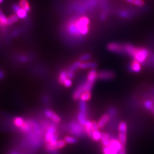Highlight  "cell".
I'll return each instance as SVG.
<instances>
[{
  "mask_svg": "<svg viewBox=\"0 0 154 154\" xmlns=\"http://www.w3.org/2000/svg\"><path fill=\"white\" fill-rule=\"evenodd\" d=\"M150 57V52L148 49L145 47H138L137 50L132 58L133 60L137 61L142 64H144Z\"/></svg>",
  "mask_w": 154,
  "mask_h": 154,
  "instance_id": "1",
  "label": "cell"
},
{
  "mask_svg": "<svg viewBox=\"0 0 154 154\" xmlns=\"http://www.w3.org/2000/svg\"><path fill=\"white\" fill-rule=\"evenodd\" d=\"M69 132L74 136H81L84 132L83 128L81 126L78 122H71L68 125Z\"/></svg>",
  "mask_w": 154,
  "mask_h": 154,
  "instance_id": "2",
  "label": "cell"
},
{
  "mask_svg": "<svg viewBox=\"0 0 154 154\" xmlns=\"http://www.w3.org/2000/svg\"><path fill=\"white\" fill-rule=\"evenodd\" d=\"M85 133L91 138L92 133L95 130H100L98 126L97 122L94 121H88L85 123V125L83 127Z\"/></svg>",
  "mask_w": 154,
  "mask_h": 154,
  "instance_id": "3",
  "label": "cell"
},
{
  "mask_svg": "<svg viewBox=\"0 0 154 154\" xmlns=\"http://www.w3.org/2000/svg\"><path fill=\"white\" fill-rule=\"evenodd\" d=\"M107 49L111 52L124 54V44L117 42H111L107 45Z\"/></svg>",
  "mask_w": 154,
  "mask_h": 154,
  "instance_id": "4",
  "label": "cell"
},
{
  "mask_svg": "<svg viewBox=\"0 0 154 154\" xmlns=\"http://www.w3.org/2000/svg\"><path fill=\"white\" fill-rule=\"evenodd\" d=\"M115 77V73L110 70H102L98 72V79L102 81H110Z\"/></svg>",
  "mask_w": 154,
  "mask_h": 154,
  "instance_id": "5",
  "label": "cell"
},
{
  "mask_svg": "<svg viewBox=\"0 0 154 154\" xmlns=\"http://www.w3.org/2000/svg\"><path fill=\"white\" fill-rule=\"evenodd\" d=\"M44 115L46 118L50 119L52 121L55 123H59L61 121L60 117L52 110L49 109L45 110Z\"/></svg>",
  "mask_w": 154,
  "mask_h": 154,
  "instance_id": "6",
  "label": "cell"
},
{
  "mask_svg": "<svg viewBox=\"0 0 154 154\" xmlns=\"http://www.w3.org/2000/svg\"><path fill=\"white\" fill-rule=\"evenodd\" d=\"M76 21L74 20H72L67 25V31L68 33L70 35L75 36V37H80L82 35L77 29L76 25Z\"/></svg>",
  "mask_w": 154,
  "mask_h": 154,
  "instance_id": "7",
  "label": "cell"
},
{
  "mask_svg": "<svg viewBox=\"0 0 154 154\" xmlns=\"http://www.w3.org/2000/svg\"><path fill=\"white\" fill-rule=\"evenodd\" d=\"M85 91V82L81 83L74 91L72 98L74 100H78L80 99V97L82 95V94Z\"/></svg>",
  "mask_w": 154,
  "mask_h": 154,
  "instance_id": "8",
  "label": "cell"
},
{
  "mask_svg": "<svg viewBox=\"0 0 154 154\" xmlns=\"http://www.w3.org/2000/svg\"><path fill=\"white\" fill-rule=\"evenodd\" d=\"M90 23V20L88 17L83 16L76 21V25L78 31L83 27L88 26Z\"/></svg>",
  "mask_w": 154,
  "mask_h": 154,
  "instance_id": "9",
  "label": "cell"
},
{
  "mask_svg": "<svg viewBox=\"0 0 154 154\" xmlns=\"http://www.w3.org/2000/svg\"><path fill=\"white\" fill-rule=\"evenodd\" d=\"M111 119V117L109 114H103L99 119V121L97 122L98 126L99 129H103L106 125L109 123Z\"/></svg>",
  "mask_w": 154,
  "mask_h": 154,
  "instance_id": "10",
  "label": "cell"
},
{
  "mask_svg": "<svg viewBox=\"0 0 154 154\" xmlns=\"http://www.w3.org/2000/svg\"><path fill=\"white\" fill-rule=\"evenodd\" d=\"M111 139V138L110 137V135L108 133L105 132H102L100 142L102 147L109 146Z\"/></svg>",
  "mask_w": 154,
  "mask_h": 154,
  "instance_id": "11",
  "label": "cell"
},
{
  "mask_svg": "<svg viewBox=\"0 0 154 154\" xmlns=\"http://www.w3.org/2000/svg\"><path fill=\"white\" fill-rule=\"evenodd\" d=\"M88 121L87 118V112L79 111L78 116H77V122L78 123L83 127L85 123Z\"/></svg>",
  "mask_w": 154,
  "mask_h": 154,
  "instance_id": "12",
  "label": "cell"
},
{
  "mask_svg": "<svg viewBox=\"0 0 154 154\" xmlns=\"http://www.w3.org/2000/svg\"><path fill=\"white\" fill-rule=\"evenodd\" d=\"M98 79V72L95 69H91L87 75V81L95 83Z\"/></svg>",
  "mask_w": 154,
  "mask_h": 154,
  "instance_id": "13",
  "label": "cell"
},
{
  "mask_svg": "<svg viewBox=\"0 0 154 154\" xmlns=\"http://www.w3.org/2000/svg\"><path fill=\"white\" fill-rule=\"evenodd\" d=\"M130 69L131 70V71L134 73H139L142 70V65L140 62H139L137 61L133 60L132 62L130 64Z\"/></svg>",
  "mask_w": 154,
  "mask_h": 154,
  "instance_id": "14",
  "label": "cell"
},
{
  "mask_svg": "<svg viewBox=\"0 0 154 154\" xmlns=\"http://www.w3.org/2000/svg\"><path fill=\"white\" fill-rule=\"evenodd\" d=\"M135 14V11H127V10H121L118 13V15L122 18H131Z\"/></svg>",
  "mask_w": 154,
  "mask_h": 154,
  "instance_id": "15",
  "label": "cell"
},
{
  "mask_svg": "<svg viewBox=\"0 0 154 154\" xmlns=\"http://www.w3.org/2000/svg\"><path fill=\"white\" fill-rule=\"evenodd\" d=\"M98 66L97 63L95 62H81L80 69L82 70H85V69H95Z\"/></svg>",
  "mask_w": 154,
  "mask_h": 154,
  "instance_id": "16",
  "label": "cell"
},
{
  "mask_svg": "<svg viewBox=\"0 0 154 154\" xmlns=\"http://www.w3.org/2000/svg\"><path fill=\"white\" fill-rule=\"evenodd\" d=\"M68 78V76H67V70H62V71H61V73L59 74L58 76V82L59 84L63 85L64 82Z\"/></svg>",
  "mask_w": 154,
  "mask_h": 154,
  "instance_id": "17",
  "label": "cell"
},
{
  "mask_svg": "<svg viewBox=\"0 0 154 154\" xmlns=\"http://www.w3.org/2000/svg\"><path fill=\"white\" fill-rule=\"evenodd\" d=\"M19 4L20 8L27 12L30 11V6L28 0H20L19 2Z\"/></svg>",
  "mask_w": 154,
  "mask_h": 154,
  "instance_id": "18",
  "label": "cell"
},
{
  "mask_svg": "<svg viewBox=\"0 0 154 154\" xmlns=\"http://www.w3.org/2000/svg\"><path fill=\"white\" fill-rule=\"evenodd\" d=\"M25 122V119L21 117H16L13 119V124L17 128L21 127Z\"/></svg>",
  "mask_w": 154,
  "mask_h": 154,
  "instance_id": "19",
  "label": "cell"
},
{
  "mask_svg": "<svg viewBox=\"0 0 154 154\" xmlns=\"http://www.w3.org/2000/svg\"><path fill=\"white\" fill-rule=\"evenodd\" d=\"M118 140L123 146H126L127 142V132H118Z\"/></svg>",
  "mask_w": 154,
  "mask_h": 154,
  "instance_id": "20",
  "label": "cell"
},
{
  "mask_svg": "<svg viewBox=\"0 0 154 154\" xmlns=\"http://www.w3.org/2000/svg\"><path fill=\"white\" fill-rule=\"evenodd\" d=\"M91 98V91H84L81 97H80V101H82V102H87L90 100V99Z\"/></svg>",
  "mask_w": 154,
  "mask_h": 154,
  "instance_id": "21",
  "label": "cell"
},
{
  "mask_svg": "<svg viewBox=\"0 0 154 154\" xmlns=\"http://www.w3.org/2000/svg\"><path fill=\"white\" fill-rule=\"evenodd\" d=\"M101 134H102V132L100 131L99 130H95L92 133L91 139H92L95 142L100 141V139L101 138Z\"/></svg>",
  "mask_w": 154,
  "mask_h": 154,
  "instance_id": "22",
  "label": "cell"
},
{
  "mask_svg": "<svg viewBox=\"0 0 154 154\" xmlns=\"http://www.w3.org/2000/svg\"><path fill=\"white\" fill-rule=\"evenodd\" d=\"M65 142H66L67 144H75L77 142V138L74 136H66L64 138Z\"/></svg>",
  "mask_w": 154,
  "mask_h": 154,
  "instance_id": "23",
  "label": "cell"
},
{
  "mask_svg": "<svg viewBox=\"0 0 154 154\" xmlns=\"http://www.w3.org/2000/svg\"><path fill=\"white\" fill-rule=\"evenodd\" d=\"M66 142H65L64 140H62V139L58 140L55 146H54L55 151L64 148L66 146Z\"/></svg>",
  "mask_w": 154,
  "mask_h": 154,
  "instance_id": "24",
  "label": "cell"
},
{
  "mask_svg": "<svg viewBox=\"0 0 154 154\" xmlns=\"http://www.w3.org/2000/svg\"><path fill=\"white\" fill-rule=\"evenodd\" d=\"M118 132H127V124L126 122L122 121L118 124Z\"/></svg>",
  "mask_w": 154,
  "mask_h": 154,
  "instance_id": "25",
  "label": "cell"
},
{
  "mask_svg": "<svg viewBox=\"0 0 154 154\" xmlns=\"http://www.w3.org/2000/svg\"><path fill=\"white\" fill-rule=\"evenodd\" d=\"M102 153L103 154H118L119 153L114 150L109 146H107V147H103Z\"/></svg>",
  "mask_w": 154,
  "mask_h": 154,
  "instance_id": "26",
  "label": "cell"
},
{
  "mask_svg": "<svg viewBox=\"0 0 154 154\" xmlns=\"http://www.w3.org/2000/svg\"><path fill=\"white\" fill-rule=\"evenodd\" d=\"M18 20V17L17 14H12L8 18V26H10L13 23L17 22Z\"/></svg>",
  "mask_w": 154,
  "mask_h": 154,
  "instance_id": "27",
  "label": "cell"
},
{
  "mask_svg": "<svg viewBox=\"0 0 154 154\" xmlns=\"http://www.w3.org/2000/svg\"><path fill=\"white\" fill-rule=\"evenodd\" d=\"M81 64V62L79 61H76L75 62H74L71 66H70L69 67V70L76 72V71L78 69H80V66Z\"/></svg>",
  "mask_w": 154,
  "mask_h": 154,
  "instance_id": "28",
  "label": "cell"
},
{
  "mask_svg": "<svg viewBox=\"0 0 154 154\" xmlns=\"http://www.w3.org/2000/svg\"><path fill=\"white\" fill-rule=\"evenodd\" d=\"M8 26V18L4 15L0 16V27L4 28Z\"/></svg>",
  "mask_w": 154,
  "mask_h": 154,
  "instance_id": "29",
  "label": "cell"
},
{
  "mask_svg": "<svg viewBox=\"0 0 154 154\" xmlns=\"http://www.w3.org/2000/svg\"><path fill=\"white\" fill-rule=\"evenodd\" d=\"M16 14L17 15L18 18H21V19L25 18L27 17V16H28L27 11H25L24 9H23L22 8H21L17 12Z\"/></svg>",
  "mask_w": 154,
  "mask_h": 154,
  "instance_id": "30",
  "label": "cell"
},
{
  "mask_svg": "<svg viewBox=\"0 0 154 154\" xmlns=\"http://www.w3.org/2000/svg\"><path fill=\"white\" fill-rule=\"evenodd\" d=\"M91 58V55L90 54H85L81 55L79 58V61H81V62H87L89 59Z\"/></svg>",
  "mask_w": 154,
  "mask_h": 154,
  "instance_id": "31",
  "label": "cell"
},
{
  "mask_svg": "<svg viewBox=\"0 0 154 154\" xmlns=\"http://www.w3.org/2000/svg\"><path fill=\"white\" fill-rule=\"evenodd\" d=\"M72 85H73V81L70 78H67L66 80H65V81L64 82L63 84V85L66 88H70L72 86Z\"/></svg>",
  "mask_w": 154,
  "mask_h": 154,
  "instance_id": "32",
  "label": "cell"
},
{
  "mask_svg": "<svg viewBox=\"0 0 154 154\" xmlns=\"http://www.w3.org/2000/svg\"><path fill=\"white\" fill-rule=\"evenodd\" d=\"M132 4L137 6L141 7L144 5L145 2L143 0H134V2Z\"/></svg>",
  "mask_w": 154,
  "mask_h": 154,
  "instance_id": "33",
  "label": "cell"
},
{
  "mask_svg": "<svg viewBox=\"0 0 154 154\" xmlns=\"http://www.w3.org/2000/svg\"><path fill=\"white\" fill-rule=\"evenodd\" d=\"M67 76H68V78L72 79L74 76H75V72L74 71H73L70 70H67Z\"/></svg>",
  "mask_w": 154,
  "mask_h": 154,
  "instance_id": "34",
  "label": "cell"
},
{
  "mask_svg": "<svg viewBox=\"0 0 154 154\" xmlns=\"http://www.w3.org/2000/svg\"><path fill=\"white\" fill-rule=\"evenodd\" d=\"M20 9H21L20 6H18V5H16V4H14V5H13V6H12V9H13V11H14V13H15L16 14L17 13V12Z\"/></svg>",
  "mask_w": 154,
  "mask_h": 154,
  "instance_id": "35",
  "label": "cell"
},
{
  "mask_svg": "<svg viewBox=\"0 0 154 154\" xmlns=\"http://www.w3.org/2000/svg\"><path fill=\"white\" fill-rule=\"evenodd\" d=\"M118 154H126V148L125 147H123L121 149V150L119 152Z\"/></svg>",
  "mask_w": 154,
  "mask_h": 154,
  "instance_id": "36",
  "label": "cell"
},
{
  "mask_svg": "<svg viewBox=\"0 0 154 154\" xmlns=\"http://www.w3.org/2000/svg\"><path fill=\"white\" fill-rule=\"evenodd\" d=\"M4 77H5V74H4V73L2 71L0 70V79H4Z\"/></svg>",
  "mask_w": 154,
  "mask_h": 154,
  "instance_id": "37",
  "label": "cell"
},
{
  "mask_svg": "<svg viewBox=\"0 0 154 154\" xmlns=\"http://www.w3.org/2000/svg\"><path fill=\"white\" fill-rule=\"evenodd\" d=\"M150 59H151V62H152V63L154 66V54L150 57Z\"/></svg>",
  "mask_w": 154,
  "mask_h": 154,
  "instance_id": "38",
  "label": "cell"
},
{
  "mask_svg": "<svg viewBox=\"0 0 154 154\" xmlns=\"http://www.w3.org/2000/svg\"><path fill=\"white\" fill-rule=\"evenodd\" d=\"M127 2H128L129 3H133L134 2V0H126Z\"/></svg>",
  "mask_w": 154,
  "mask_h": 154,
  "instance_id": "39",
  "label": "cell"
},
{
  "mask_svg": "<svg viewBox=\"0 0 154 154\" xmlns=\"http://www.w3.org/2000/svg\"><path fill=\"white\" fill-rule=\"evenodd\" d=\"M11 154H19V153H17V152H15V151H14V152H12V153H11Z\"/></svg>",
  "mask_w": 154,
  "mask_h": 154,
  "instance_id": "40",
  "label": "cell"
},
{
  "mask_svg": "<svg viewBox=\"0 0 154 154\" xmlns=\"http://www.w3.org/2000/svg\"><path fill=\"white\" fill-rule=\"evenodd\" d=\"M4 14H3V13H2V11H1V10H0V16H1L2 15H3Z\"/></svg>",
  "mask_w": 154,
  "mask_h": 154,
  "instance_id": "41",
  "label": "cell"
},
{
  "mask_svg": "<svg viewBox=\"0 0 154 154\" xmlns=\"http://www.w3.org/2000/svg\"><path fill=\"white\" fill-rule=\"evenodd\" d=\"M3 1H4V0H0V3L2 2H3Z\"/></svg>",
  "mask_w": 154,
  "mask_h": 154,
  "instance_id": "42",
  "label": "cell"
}]
</instances>
